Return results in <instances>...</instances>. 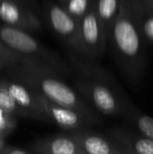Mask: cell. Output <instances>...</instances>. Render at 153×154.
Wrapping results in <instances>:
<instances>
[{
	"instance_id": "cell-1",
	"label": "cell",
	"mask_w": 153,
	"mask_h": 154,
	"mask_svg": "<svg viewBox=\"0 0 153 154\" xmlns=\"http://www.w3.org/2000/svg\"><path fill=\"white\" fill-rule=\"evenodd\" d=\"M11 68L17 81L25 84L53 103L77 111L87 124H96L100 121L81 97L64 83L58 77L59 72L51 67L29 59Z\"/></svg>"
},
{
	"instance_id": "cell-2",
	"label": "cell",
	"mask_w": 153,
	"mask_h": 154,
	"mask_svg": "<svg viewBox=\"0 0 153 154\" xmlns=\"http://www.w3.org/2000/svg\"><path fill=\"white\" fill-rule=\"evenodd\" d=\"M118 63L130 79L137 80L145 67L144 41L133 12L131 0H122L118 14L109 32Z\"/></svg>"
},
{
	"instance_id": "cell-3",
	"label": "cell",
	"mask_w": 153,
	"mask_h": 154,
	"mask_svg": "<svg viewBox=\"0 0 153 154\" xmlns=\"http://www.w3.org/2000/svg\"><path fill=\"white\" fill-rule=\"evenodd\" d=\"M0 41L23 57L51 67L58 72L66 70L64 63L29 31L0 24Z\"/></svg>"
},
{
	"instance_id": "cell-4",
	"label": "cell",
	"mask_w": 153,
	"mask_h": 154,
	"mask_svg": "<svg viewBox=\"0 0 153 154\" xmlns=\"http://www.w3.org/2000/svg\"><path fill=\"white\" fill-rule=\"evenodd\" d=\"M76 89L86 97L94 107L108 116H116L125 113L127 105H125L118 95L113 91L109 85L104 82L89 80L77 81L75 83Z\"/></svg>"
},
{
	"instance_id": "cell-5",
	"label": "cell",
	"mask_w": 153,
	"mask_h": 154,
	"mask_svg": "<svg viewBox=\"0 0 153 154\" xmlns=\"http://www.w3.org/2000/svg\"><path fill=\"white\" fill-rule=\"evenodd\" d=\"M107 43L108 34L96 14L92 1L88 12L80 20L81 54L89 57H100L104 54Z\"/></svg>"
},
{
	"instance_id": "cell-6",
	"label": "cell",
	"mask_w": 153,
	"mask_h": 154,
	"mask_svg": "<svg viewBox=\"0 0 153 154\" xmlns=\"http://www.w3.org/2000/svg\"><path fill=\"white\" fill-rule=\"evenodd\" d=\"M46 19L53 31L74 51L81 53L80 22L60 3L47 1L45 4Z\"/></svg>"
},
{
	"instance_id": "cell-7",
	"label": "cell",
	"mask_w": 153,
	"mask_h": 154,
	"mask_svg": "<svg viewBox=\"0 0 153 154\" xmlns=\"http://www.w3.org/2000/svg\"><path fill=\"white\" fill-rule=\"evenodd\" d=\"M0 22L29 32L41 29L38 17L18 0H0Z\"/></svg>"
},
{
	"instance_id": "cell-8",
	"label": "cell",
	"mask_w": 153,
	"mask_h": 154,
	"mask_svg": "<svg viewBox=\"0 0 153 154\" xmlns=\"http://www.w3.org/2000/svg\"><path fill=\"white\" fill-rule=\"evenodd\" d=\"M0 83L8 90L19 107L23 110L25 116L36 120L50 122L45 109L42 107L35 90L19 81L0 79Z\"/></svg>"
},
{
	"instance_id": "cell-9",
	"label": "cell",
	"mask_w": 153,
	"mask_h": 154,
	"mask_svg": "<svg viewBox=\"0 0 153 154\" xmlns=\"http://www.w3.org/2000/svg\"><path fill=\"white\" fill-rule=\"evenodd\" d=\"M36 93H37L39 102L45 109V112H46L50 122L56 123L58 126L66 130H78L87 124L85 119L77 111L63 107V106L57 105V104L47 100L43 95H41L37 91Z\"/></svg>"
},
{
	"instance_id": "cell-10",
	"label": "cell",
	"mask_w": 153,
	"mask_h": 154,
	"mask_svg": "<svg viewBox=\"0 0 153 154\" xmlns=\"http://www.w3.org/2000/svg\"><path fill=\"white\" fill-rule=\"evenodd\" d=\"M69 136L76 140L87 154H123L120 146L99 134L79 130L70 133Z\"/></svg>"
},
{
	"instance_id": "cell-11",
	"label": "cell",
	"mask_w": 153,
	"mask_h": 154,
	"mask_svg": "<svg viewBox=\"0 0 153 154\" xmlns=\"http://www.w3.org/2000/svg\"><path fill=\"white\" fill-rule=\"evenodd\" d=\"M39 154H87L76 140L67 136H54L41 140L35 144Z\"/></svg>"
},
{
	"instance_id": "cell-12",
	"label": "cell",
	"mask_w": 153,
	"mask_h": 154,
	"mask_svg": "<svg viewBox=\"0 0 153 154\" xmlns=\"http://www.w3.org/2000/svg\"><path fill=\"white\" fill-rule=\"evenodd\" d=\"M118 145L125 147L135 154H153V140L144 135L115 130L111 132Z\"/></svg>"
},
{
	"instance_id": "cell-13",
	"label": "cell",
	"mask_w": 153,
	"mask_h": 154,
	"mask_svg": "<svg viewBox=\"0 0 153 154\" xmlns=\"http://www.w3.org/2000/svg\"><path fill=\"white\" fill-rule=\"evenodd\" d=\"M131 4L144 41L153 45V10L144 0H131Z\"/></svg>"
},
{
	"instance_id": "cell-14",
	"label": "cell",
	"mask_w": 153,
	"mask_h": 154,
	"mask_svg": "<svg viewBox=\"0 0 153 154\" xmlns=\"http://www.w3.org/2000/svg\"><path fill=\"white\" fill-rule=\"evenodd\" d=\"M121 3L122 0H93L96 12L108 34V38L112 24L120 11Z\"/></svg>"
},
{
	"instance_id": "cell-15",
	"label": "cell",
	"mask_w": 153,
	"mask_h": 154,
	"mask_svg": "<svg viewBox=\"0 0 153 154\" xmlns=\"http://www.w3.org/2000/svg\"><path fill=\"white\" fill-rule=\"evenodd\" d=\"M125 113L128 114L131 122L137 128L142 135L153 140V118L139 112L133 107H127Z\"/></svg>"
},
{
	"instance_id": "cell-16",
	"label": "cell",
	"mask_w": 153,
	"mask_h": 154,
	"mask_svg": "<svg viewBox=\"0 0 153 154\" xmlns=\"http://www.w3.org/2000/svg\"><path fill=\"white\" fill-rule=\"evenodd\" d=\"M0 108L16 116H25L23 110L19 107L14 97L1 83H0Z\"/></svg>"
},
{
	"instance_id": "cell-17",
	"label": "cell",
	"mask_w": 153,
	"mask_h": 154,
	"mask_svg": "<svg viewBox=\"0 0 153 154\" xmlns=\"http://www.w3.org/2000/svg\"><path fill=\"white\" fill-rule=\"evenodd\" d=\"M90 5H91L90 0H66V2L62 6L80 22V20L88 12Z\"/></svg>"
},
{
	"instance_id": "cell-18",
	"label": "cell",
	"mask_w": 153,
	"mask_h": 154,
	"mask_svg": "<svg viewBox=\"0 0 153 154\" xmlns=\"http://www.w3.org/2000/svg\"><path fill=\"white\" fill-rule=\"evenodd\" d=\"M17 126L16 116L0 108V136L5 137Z\"/></svg>"
},
{
	"instance_id": "cell-19",
	"label": "cell",
	"mask_w": 153,
	"mask_h": 154,
	"mask_svg": "<svg viewBox=\"0 0 153 154\" xmlns=\"http://www.w3.org/2000/svg\"><path fill=\"white\" fill-rule=\"evenodd\" d=\"M0 60L4 61L11 65V66H15L17 64L24 62L25 60H29L27 58L21 56L20 54L16 53L10 47H8L2 41H0ZM31 60V59H29Z\"/></svg>"
},
{
	"instance_id": "cell-20",
	"label": "cell",
	"mask_w": 153,
	"mask_h": 154,
	"mask_svg": "<svg viewBox=\"0 0 153 154\" xmlns=\"http://www.w3.org/2000/svg\"><path fill=\"white\" fill-rule=\"evenodd\" d=\"M2 154H29L24 152L23 150L17 148H13V147H8V148H4L2 150Z\"/></svg>"
},
{
	"instance_id": "cell-21",
	"label": "cell",
	"mask_w": 153,
	"mask_h": 154,
	"mask_svg": "<svg viewBox=\"0 0 153 154\" xmlns=\"http://www.w3.org/2000/svg\"><path fill=\"white\" fill-rule=\"evenodd\" d=\"M11 65L8 64V63L4 62V61H1L0 60V69H3V68H11Z\"/></svg>"
},
{
	"instance_id": "cell-22",
	"label": "cell",
	"mask_w": 153,
	"mask_h": 154,
	"mask_svg": "<svg viewBox=\"0 0 153 154\" xmlns=\"http://www.w3.org/2000/svg\"><path fill=\"white\" fill-rule=\"evenodd\" d=\"M120 146V145H118ZM121 147V149H122V152L123 154H135V153H133L132 151H130V150H128L127 148H125V147H122V146H120Z\"/></svg>"
},
{
	"instance_id": "cell-23",
	"label": "cell",
	"mask_w": 153,
	"mask_h": 154,
	"mask_svg": "<svg viewBox=\"0 0 153 154\" xmlns=\"http://www.w3.org/2000/svg\"><path fill=\"white\" fill-rule=\"evenodd\" d=\"M3 149H4V138L0 136V152H2Z\"/></svg>"
},
{
	"instance_id": "cell-24",
	"label": "cell",
	"mask_w": 153,
	"mask_h": 154,
	"mask_svg": "<svg viewBox=\"0 0 153 154\" xmlns=\"http://www.w3.org/2000/svg\"><path fill=\"white\" fill-rule=\"evenodd\" d=\"M144 1L147 3V5L149 6L150 8H152L153 10V0H144Z\"/></svg>"
},
{
	"instance_id": "cell-25",
	"label": "cell",
	"mask_w": 153,
	"mask_h": 154,
	"mask_svg": "<svg viewBox=\"0 0 153 154\" xmlns=\"http://www.w3.org/2000/svg\"><path fill=\"white\" fill-rule=\"evenodd\" d=\"M57 1H58V3H60L61 5H63V4L66 2V0H57Z\"/></svg>"
},
{
	"instance_id": "cell-26",
	"label": "cell",
	"mask_w": 153,
	"mask_h": 154,
	"mask_svg": "<svg viewBox=\"0 0 153 154\" xmlns=\"http://www.w3.org/2000/svg\"><path fill=\"white\" fill-rule=\"evenodd\" d=\"M18 1H20V0H18ZM20 2H22V1H20Z\"/></svg>"
},
{
	"instance_id": "cell-27",
	"label": "cell",
	"mask_w": 153,
	"mask_h": 154,
	"mask_svg": "<svg viewBox=\"0 0 153 154\" xmlns=\"http://www.w3.org/2000/svg\"><path fill=\"white\" fill-rule=\"evenodd\" d=\"M0 154H2V152H0Z\"/></svg>"
}]
</instances>
